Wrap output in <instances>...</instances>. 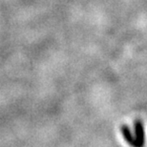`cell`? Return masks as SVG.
<instances>
[{
  "mask_svg": "<svg viewBox=\"0 0 147 147\" xmlns=\"http://www.w3.org/2000/svg\"><path fill=\"white\" fill-rule=\"evenodd\" d=\"M135 135H136V146H142L144 144L145 135H144V128L142 121L137 120L135 122Z\"/></svg>",
  "mask_w": 147,
  "mask_h": 147,
  "instance_id": "obj_1",
  "label": "cell"
},
{
  "mask_svg": "<svg viewBox=\"0 0 147 147\" xmlns=\"http://www.w3.org/2000/svg\"><path fill=\"white\" fill-rule=\"evenodd\" d=\"M121 133H122L123 138H124V140L129 143V144L136 146V139H134L133 135H132V132H131L130 129H129L128 126H126V125L122 126Z\"/></svg>",
  "mask_w": 147,
  "mask_h": 147,
  "instance_id": "obj_2",
  "label": "cell"
}]
</instances>
